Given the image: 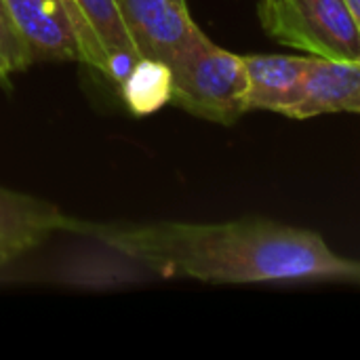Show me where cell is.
<instances>
[{
    "mask_svg": "<svg viewBox=\"0 0 360 360\" xmlns=\"http://www.w3.org/2000/svg\"><path fill=\"white\" fill-rule=\"evenodd\" d=\"M112 251L171 276L213 285L340 283L360 287V262L321 234L268 219L226 224H72Z\"/></svg>",
    "mask_w": 360,
    "mask_h": 360,
    "instance_id": "6da1fadb",
    "label": "cell"
},
{
    "mask_svg": "<svg viewBox=\"0 0 360 360\" xmlns=\"http://www.w3.org/2000/svg\"><path fill=\"white\" fill-rule=\"evenodd\" d=\"M171 103L217 124H234L247 110L249 76L243 55L211 42L200 30L169 63Z\"/></svg>",
    "mask_w": 360,
    "mask_h": 360,
    "instance_id": "7a4b0ae2",
    "label": "cell"
},
{
    "mask_svg": "<svg viewBox=\"0 0 360 360\" xmlns=\"http://www.w3.org/2000/svg\"><path fill=\"white\" fill-rule=\"evenodd\" d=\"M259 19L283 44L314 57L360 61V30L346 0H262Z\"/></svg>",
    "mask_w": 360,
    "mask_h": 360,
    "instance_id": "3957f363",
    "label": "cell"
},
{
    "mask_svg": "<svg viewBox=\"0 0 360 360\" xmlns=\"http://www.w3.org/2000/svg\"><path fill=\"white\" fill-rule=\"evenodd\" d=\"M74 25L80 61L116 84L139 59L116 0H61Z\"/></svg>",
    "mask_w": 360,
    "mask_h": 360,
    "instance_id": "277c9868",
    "label": "cell"
},
{
    "mask_svg": "<svg viewBox=\"0 0 360 360\" xmlns=\"http://www.w3.org/2000/svg\"><path fill=\"white\" fill-rule=\"evenodd\" d=\"M139 57L171 63V59L200 32L177 0H116Z\"/></svg>",
    "mask_w": 360,
    "mask_h": 360,
    "instance_id": "5b68a950",
    "label": "cell"
},
{
    "mask_svg": "<svg viewBox=\"0 0 360 360\" xmlns=\"http://www.w3.org/2000/svg\"><path fill=\"white\" fill-rule=\"evenodd\" d=\"M72 224L55 205L0 186V266L40 247L55 232H70Z\"/></svg>",
    "mask_w": 360,
    "mask_h": 360,
    "instance_id": "8992f818",
    "label": "cell"
},
{
    "mask_svg": "<svg viewBox=\"0 0 360 360\" xmlns=\"http://www.w3.org/2000/svg\"><path fill=\"white\" fill-rule=\"evenodd\" d=\"M34 61H80V46L61 0H6Z\"/></svg>",
    "mask_w": 360,
    "mask_h": 360,
    "instance_id": "52a82bcc",
    "label": "cell"
},
{
    "mask_svg": "<svg viewBox=\"0 0 360 360\" xmlns=\"http://www.w3.org/2000/svg\"><path fill=\"white\" fill-rule=\"evenodd\" d=\"M333 112L360 114V61L312 57L302 97L285 116L304 120Z\"/></svg>",
    "mask_w": 360,
    "mask_h": 360,
    "instance_id": "ba28073f",
    "label": "cell"
},
{
    "mask_svg": "<svg viewBox=\"0 0 360 360\" xmlns=\"http://www.w3.org/2000/svg\"><path fill=\"white\" fill-rule=\"evenodd\" d=\"M312 57L243 55L249 76L247 110H270L287 114L289 108L295 105L302 97Z\"/></svg>",
    "mask_w": 360,
    "mask_h": 360,
    "instance_id": "9c48e42d",
    "label": "cell"
},
{
    "mask_svg": "<svg viewBox=\"0 0 360 360\" xmlns=\"http://www.w3.org/2000/svg\"><path fill=\"white\" fill-rule=\"evenodd\" d=\"M124 103L135 116H148L171 103L173 76L165 61L139 57L118 84Z\"/></svg>",
    "mask_w": 360,
    "mask_h": 360,
    "instance_id": "30bf717a",
    "label": "cell"
},
{
    "mask_svg": "<svg viewBox=\"0 0 360 360\" xmlns=\"http://www.w3.org/2000/svg\"><path fill=\"white\" fill-rule=\"evenodd\" d=\"M32 65V57L13 23L6 0H0V74L8 80L13 74Z\"/></svg>",
    "mask_w": 360,
    "mask_h": 360,
    "instance_id": "8fae6325",
    "label": "cell"
},
{
    "mask_svg": "<svg viewBox=\"0 0 360 360\" xmlns=\"http://www.w3.org/2000/svg\"><path fill=\"white\" fill-rule=\"evenodd\" d=\"M346 4H348V8H350V13H352V17H354V21H356L360 30V0H346Z\"/></svg>",
    "mask_w": 360,
    "mask_h": 360,
    "instance_id": "7c38bea8",
    "label": "cell"
},
{
    "mask_svg": "<svg viewBox=\"0 0 360 360\" xmlns=\"http://www.w3.org/2000/svg\"><path fill=\"white\" fill-rule=\"evenodd\" d=\"M0 84H8V80H6V78H4L2 74H0Z\"/></svg>",
    "mask_w": 360,
    "mask_h": 360,
    "instance_id": "4fadbf2b",
    "label": "cell"
},
{
    "mask_svg": "<svg viewBox=\"0 0 360 360\" xmlns=\"http://www.w3.org/2000/svg\"><path fill=\"white\" fill-rule=\"evenodd\" d=\"M177 2H181V4H186V0H177Z\"/></svg>",
    "mask_w": 360,
    "mask_h": 360,
    "instance_id": "5bb4252c",
    "label": "cell"
}]
</instances>
